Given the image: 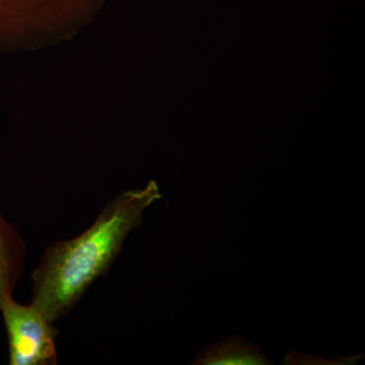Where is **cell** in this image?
I'll use <instances>...</instances> for the list:
<instances>
[{
  "mask_svg": "<svg viewBox=\"0 0 365 365\" xmlns=\"http://www.w3.org/2000/svg\"><path fill=\"white\" fill-rule=\"evenodd\" d=\"M160 198L155 182L123 192L106 204L85 232L48 246L32 273L31 304L51 323L68 314L108 272L128 235L143 222L144 211Z\"/></svg>",
  "mask_w": 365,
  "mask_h": 365,
  "instance_id": "6da1fadb",
  "label": "cell"
},
{
  "mask_svg": "<svg viewBox=\"0 0 365 365\" xmlns=\"http://www.w3.org/2000/svg\"><path fill=\"white\" fill-rule=\"evenodd\" d=\"M107 0H0V54L71 39Z\"/></svg>",
  "mask_w": 365,
  "mask_h": 365,
  "instance_id": "7a4b0ae2",
  "label": "cell"
},
{
  "mask_svg": "<svg viewBox=\"0 0 365 365\" xmlns=\"http://www.w3.org/2000/svg\"><path fill=\"white\" fill-rule=\"evenodd\" d=\"M0 313L9 341V364H57L58 330L32 304H21L11 297L2 304Z\"/></svg>",
  "mask_w": 365,
  "mask_h": 365,
  "instance_id": "3957f363",
  "label": "cell"
},
{
  "mask_svg": "<svg viewBox=\"0 0 365 365\" xmlns=\"http://www.w3.org/2000/svg\"><path fill=\"white\" fill-rule=\"evenodd\" d=\"M26 244L19 230L0 212V309L13 292L25 263Z\"/></svg>",
  "mask_w": 365,
  "mask_h": 365,
  "instance_id": "277c9868",
  "label": "cell"
},
{
  "mask_svg": "<svg viewBox=\"0 0 365 365\" xmlns=\"http://www.w3.org/2000/svg\"><path fill=\"white\" fill-rule=\"evenodd\" d=\"M194 364L206 365H266L270 360L257 346L242 338L234 337L206 348L198 355Z\"/></svg>",
  "mask_w": 365,
  "mask_h": 365,
  "instance_id": "5b68a950",
  "label": "cell"
}]
</instances>
